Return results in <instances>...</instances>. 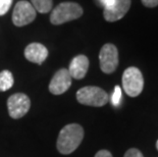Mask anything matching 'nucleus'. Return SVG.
I'll use <instances>...</instances> for the list:
<instances>
[{"mask_svg":"<svg viewBox=\"0 0 158 157\" xmlns=\"http://www.w3.org/2000/svg\"><path fill=\"white\" fill-rule=\"evenodd\" d=\"M84 138V130L78 123H69L59 132L56 148L59 153L68 155L76 151Z\"/></svg>","mask_w":158,"mask_h":157,"instance_id":"obj_1","label":"nucleus"},{"mask_svg":"<svg viewBox=\"0 0 158 157\" xmlns=\"http://www.w3.org/2000/svg\"><path fill=\"white\" fill-rule=\"evenodd\" d=\"M83 15V8L76 2H62L53 9L50 22L53 25H62Z\"/></svg>","mask_w":158,"mask_h":157,"instance_id":"obj_2","label":"nucleus"},{"mask_svg":"<svg viewBox=\"0 0 158 157\" xmlns=\"http://www.w3.org/2000/svg\"><path fill=\"white\" fill-rule=\"evenodd\" d=\"M77 100L83 105L101 107L108 102V94L99 87L87 86L77 92Z\"/></svg>","mask_w":158,"mask_h":157,"instance_id":"obj_3","label":"nucleus"},{"mask_svg":"<svg viewBox=\"0 0 158 157\" xmlns=\"http://www.w3.org/2000/svg\"><path fill=\"white\" fill-rule=\"evenodd\" d=\"M123 87L124 92L131 97H137L142 93L144 79L139 68L131 66L124 71L123 75Z\"/></svg>","mask_w":158,"mask_h":157,"instance_id":"obj_4","label":"nucleus"},{"mask_svg":"<svg viewBox=\"0 0 158 157\" xmlns=\"http://www.w3.org/2000/svg\"><path fill=\"white\" fill-rule=\"evenodd\" d=\"M31 107V100L23 93H15L7 99V109L9 116L19 119L25 116Z\"/></svg>","mask_w":158,"mask_h":157,"instance_id":"obj_5","label":"nucleus"},{"mask_svg":"<svg viewBox=\"0 0 158 157\" xmlns=\"http://www.w3.org/2000/svg\"><path fill=\"white\" fill-rule=\"evenodd\" d=\"M35 18L36 10L30 2L22 0L15 4L12 12V23L16 27H23L31 24Z\"/></svg>","mask_w":158,"mask_h":157,"instance_id":"obj_6","label":"nucleus"},{"mask_svg":"<svg viewBox=\"0 0 158 157\" xmlns=\"http://www.w3.org/2000/svg\"><path fill=\"white\" fill-rule=\"evenodd\" d=\"M99 61L101 71L105 73H112L118 65V51L113 44H105L100 50Z\"/></svg>","mask_w":158,"mask_h":157,"instance_id":"obj_7","label":"nucleus"},{"mask_svg":"<svg viewBox=\"0 0 158 157\" xmlns=\"http://www.w3.org/2000/svg\"><path fill=\"white\" fill-rule=\"evenodd\" d=\"M72 86V76L66 68H60L55 72L49 84V91L53 95H61Z\"/></svg>","mask_w":158,"mask_h":157,"instance_id":"obj_8","label":"nucleus"},{"mask_svg":"<svg viewBox=\"0 0 158 157\" xmlns=\"http://www.w3.org/2000/svg\"><path fill=\"white\" fill-rule=\"evenodd\" d=\"M131 7V0H115L108 8H104L103 15L107 22H116L123 19Z\"/></svg>","mask_w":158,"mask_h":157,"instance_id":"obj_9","label":"nucleus"},{"mask_svg":"<svg viewBox=\"0 0 158 157\" xmlns=\"http://www.w3.org/2000/svg\"><path fill=\"white\" fill-rule=\"evenodd\" d=\"M25 57L36 64H42L48 57V49L41 43H31L25 49Z\"/></svg>","mask_w":158,"mask_h":157,"instance_id":"obj_10","label":"nucleus"},{"mask_svg":"<svg viewBox=\"0 0 158 157\" xmlns=\"http://www.w3.org/2000/svg\"><path fill=\"white\" fill-rule=\"evenodd\" d=\"M89 68V59L85 55H78L72 59L68 71L72 78L81 80L85 78Z\"/></svg>","mask_w":158,"mask_h":157,"instance_id":"obj_11","label":"nucleus"},{"mask_svg":"<svg viewBox=\"0 0 158 157\" xmlns=\"http://www.w3.org/2000/svg\"><path fill=\"white\" fill-rule=\"evenodd\" d=\"M15 83L12 73L9 71H2L0 72V92H5L11 88Z\"/></svg>","mask_w":158,"mask_h":157,"instance_id":"obj_12","label":"nucleus"},{"mask_svg":"<svg viewBox=\"0 0 158 157\" xmlns=\"http://www.w3.org/2000/svg\"><path fill=\"white\" fill-rule=\"evenodd\" d=\"M52 0H32V5L36 11L40 13H47L52 8Z\"/></svg>","mask_w":158,"mask_h":157,"instance_id":"obj_13","label":"nucleus"},{"mask_svg":"<svg viewBox=\"0 0 158 157\" xmlns=\"http://www.w3.org/2000/svg\"><path fill=\"white\" fill-rule=\"evenodd\" d=\"M120 100H122V89H120V87L116 86L114 88V92L111 97V102L114 106H118Z\"/></svg>","mask_w":158,"mask_h":157,"instance_id":"obj_14","label":"nucleus"},{"mask_svg":"<svg viewBox=\"0 0 158 157\" xmlns=\"http://www.w3.org/2000/svg\"><path fill=\"white\" fill-rule=\"evenodd\" d=\"M12 0H0V15H4L9 10Z\"/></svg>","mask_w":158,"mask_h":157,"instance_id":"obj_15","label":"nucleus"},{"mask_svg":"<svg viewBox=\"0 0 158 157\" xmlns=\"http://www.w3.org/2000/svg\"><path fill=\"white\" fill-rule=\"evenodd\" d=\"M124 157H144V156L141 153L140 150H138L136 148H131L126 152Z\"/></svg>","mask_w":158,"mask_h":157,"instance_id":"obj_16","label":"nucleus"},{"mask_svg":"<svg viewBox=\"0 0 158 157\" xmlns=\"http://www.w3.org/2000/svg\"><path fill=\"white\" fill-rule=\"evenodd\" d=\"M142 3L147 7H155L158 5V0H142Z\"/></svg>","mask_w":158,"mask_h":157,"instance_id":"obj_17","label":"nucleus"},{"mask_svg":"<svg viewBox=\"0 0 158 157\" xmlns=\"http://www.w3.org/2000/svg\"><path fill=\"white\" fill-rule=\"evenodd\" d=\"M114 1L115 0H98V3L101 6H103L104 8H108L113 4Z\"/></svg>","mask_w":158,"mask_h":157,"instance_id":"obj_18","label":"nucleus"},{"mask_svg":"<svg viewBox=\"0 0 158 157\" xmlns=\"http://www.w3.org/2000/svg\"><path fill=\"white\" fill-rule=\"evenodd\" d=\"M95 157H112V154L108 150H100L96 153Z\"/></svg>","mask_w":158,"mask_h":157,"instance_id":"obj_19","label":"nucleus"},{"mask_svg":"<svg viewBox=\"0 0 158 157\" xmlns=\"http://www.w3.org/2000/svg\"><path fill=\"white\" fill-rule=\"evenodd\" d=\"M156 148H157V150H158V141L156 142Z\"/></svg>","mask_w":158,"mask_h":157,"instance_id":"obj_20","label":"nucleus"}]
</instances>
